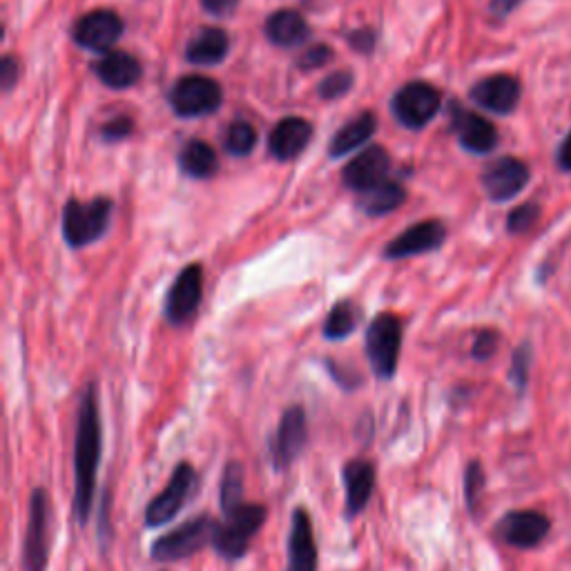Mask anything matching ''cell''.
Listing matches in <instances>:
<instances>
[{"label": "cell", "mask_w": 571, "mask_h": 571, "mask_svg": "<svg viewBox=\"0 0 571 571\" xmlns=\"http://www.w3.org/2000/svg\"><path fill=\"white\" fill-rule=\"evenodd\" d=\"M103 456V429L99 411V389L90 382L83 389L74 429V500L72 514L79 525L90 522L96 480Z\"/></svg>", "instance_id": "1"}, {"label": "cell", "mask_w": 571, "mask_h": 571, "mask_svg": "<svg viewBox=\"0 0 571 571\" xmlns=\"http://www.w3.org/2000/svg\"><path fill=\"white\" fill-rule=\"evenodd\" d=\"M224 520H217L212 549L224 560H241L250 549L253 538L268 520V509L257 502H241V505L221 511Z\"/></svg>", "instance_id": "2"}, {"label": "cell", "mask_w": 571, "mask_h": 571, "mask_svg": "<svg viewBox=\"0 0 571 571\" xmlns=\"http://www.w3.org/2000/svg\"><path fill=\"white\" fill-rule=\"evenodd\" d=\"M366 357L377 380L389 382L398 373L402 353V322L398 315H377L366 331Z\"/></svg>", "instance_id": "3"}, {"label": "cell", "mask_w": 571, "mask_h": 571, "mask_svg": "<svg viewBox=\"0 0 571 571\" xmlns=\"http://www.w3.org/2000/svg\"><path fill=\"white\" fill-rule=\"evenodd\" d=\"M215 529L217 520L210 514L190 518L177 529L168 531L166 536L154 540L150 547V558L157 560V563H177V560L195 556L203 547L212 545Z\"/></svg>", "instance_id": "4"}, {"label": "cell", "mask_w": 571, "mask_h": 571, "mask_svg": "<svg viewBox=\"0 0 571 571\" xmlns=\"http://www.w3.org/2000/svg\"><path fill=\"white\" fill-rule=\"evenodd\" d=\"M197 485H199V476L195 467H192L190 462H179L172 471L168 485L150 500L148 507H145L143 511L145 527L157 529L177 518L179 511L188 505L192 493L197 491Z\"/></svg>", "instance_id": "5"}, {"label": "cell", "mask_w": 571, "mask_h": 571, "mask_svg": "<svg viewBox=\"0 0 571 571\" xmlns=\"http://www.w3.org/2000/svg\"><path fill=\"white\" fill-rule=\"evenodd\" d=\"M50 525L52 505L43 487H36L29 496L27 531L23 540V569L45 571L50 560Z\"/></svg>", "instance_id": "6"}, {"label": "cell", "mask_w": 571, "mask_h": 571, "mask_svg": "<svg viewBox=\"0 0 571 571\" xmlns=\"http://www.w3.org/2000/svg\"><path fill=\"white\" fill-rule=\"evenodd\" d=\"M308 442V418L304 406L293 404L282 413L275 433L268 438V458L275 471H288L302 456Z\"/></svg>", "instance_id": "7"}, {"label": "cell", "mask_w": 571, "mask_h": 571, "mask_svg": "<svg viewBox=\"0 0 571 571\" xmlns=\"http://www.w3.org/2000/svg\"><path fill=\"white\" fill-rule=\"evenodd\" d=\"M110 199H92L90 203L67 201L63 212V237L72 248H81L99 239L110 224Z\"/></svg>", "instance_id": "8"}, {"label": "cell", "mask_w": 571, "mask_h": 571, "mask_svg": "<svg viewBox=\"0 0 571 571\" xmlns=\"http://www.w3.org/2000/svg\"><path fill=\"white\" fill-rule=\"evenodd\" d=\"M224 90L208 76H183L170 92V105L183 119H195L219 110Z\"/></svg>", "instance_id": "9"}, {"label": "cell", "mask_w": 571, "mask_h": 571, "mask_svg": "<svg viewBox=\"0 0 571 571\" xmlns=\"http://www.w3.org/2000/svg\"><path fill=\"white\" fill-rule=\"evenodd\" d=\"M442 96L435 90L433 85L413 81L409 85H404L402 90L395 94L393 99V114L402 125H406L409 130H422L424 125H429L435 114L440 112Z\"/></svg>", "instance_id": "10"}, {"label": "cell", "mask_w": 571, "mask_h": 571, "mask_svg": "<svg viewBox=\"0 0 571 571\" xmlns=\"http://www.w3.org/2000/svg\"><path fill=\"white\" fill-rule=\"evenodd\" d=\"M203 297V270L201 266L183 268L179 277L174 279L170 293L166 297V317L174 326L190 322L199 311Z\"/></svg>", "instance_id": "11"}, {"label": "cell", "mask_w": 571, "mask_h": 571, "mask_svg": "<svg viewBox=\"0 0 571 571\" xmlns=\"http://www.w3.org/2000/svg\"><path fill=\"white\" fill-rule=\"evenodd\" d=\"M529 179L531 174L525 163L514 157H502L487 166L485 174H482V188L491 201L502 203L518 197L527 188Z\"/></svg>", "instance_id": "12"}, {"label": "cell", "mask_w": 571, "mask_h": 571, "mask_svg": "<svg viewBox=\"0 0 571 571\" xmlns=\"http://www.w3.org/2000/svg\"><path fill=\"white\" fill-rule=\"evenodd\" d=\"M375 478H377V469L375 462L371 460L355 458L344 464L342 469V482L346 493L344 516L348 520L357 518L366 507H369L375 491Z\"/></svg>", "instance_id": "13"}, {"label": "cell", "mask_w": 571, "mask_h": 571, "mask_svg": "<svg viewBox=\"0 0 571 571\" xmlns=\"http://www.w3.org/2000/svg\"><path fill=\"white\" fill-rule=\"evenodd\" d=\"M317 563L319 554L311 514L308 509L297 507L290 518L286 571H317Z\"/></svg>", "instance_id": "14"}, {"label": "cell", "mask_w": 571, "mask_h": 571, "mask_svg": "<svg viewBox=\"0 0 571 571\" xmlns=\"http://www.w3.org/2000/svg\"><path fill=\"white\" fill-rule=\"evenodd\" d=\"M123 34V21L110 9H96L74 25L76 45L92 52H108Z\"/></svg>", "instance_id": "15"}, {"label": "cell", "mask_w": 571, "mask_h": 571, "mask_svg": "<svg viewBox=\"0 0 571 571\" xmlns=\"http://www.w3.org/2000/svg\"><path fill=\"white\" fill-rule=\"evenodd\" d=\"M391 168V157L382 145H373V148H366L364 152L357 154V157L348 163L342 174V181L351 190L357 192H369L377 186L386 183V174Z\"/></svg>", "instance_id": "16"}, {"label": "cell", "mask_w": 571, "mask_h": 571, "mask_svg": "<svg viewBox=\"0 0 571 571\" xmlns=\"http://www.w3.org/2000/svg\"><path fill=\"white\" fill-rule=\"evenodd\" d=\"M549 527V518L538 511H511L500 520L498 536L511 547L531 549L543 543Z\"/></svg>", "instance_id": "17"}, {"label": "cell", "mask_w": 571, "mask_h": 571, "mask_svg": "<svg viewBox=\"0 0 571 571\" xmlns=\"http://www.w3.org/2000/svg\"><path fill=\"white\" fill-rule=\"evenodd\" d=\"M444 237H447V228L440 221H420L418 226L402 232L400 237H395L384 250L386 259H404L431 253V250L440 248Z\"/></svg>", "instance_id": "18"}, {"label": "cell", "mask_w": 571, "mask_h": 571, "mask_svg": "<svg viewBox=\"0 0 571 571\" xmlns=\"http://www.w3.org/2000/svg\"><path fill=\"white\" fill-rule=\"evenodd\" d=\"M520 83L509 74L487 76L473 85L471 99L493 114H511L520 103Z\"/></svg>", "instance_id": "19"}, {"label": "cell", "mask_w": 571, "mask_h": 571, "mask_svg": "<svg viewBox=\"0 0 571 571\" xmlns=\"http://www.w3.org/2000/svg\"><path fill=\"white\" fill-rule=\"evenodd\" d=\"M453 128L458 132L462 148L473 154H487L498 145L496 125L476 112L453 110Z\"/></svg>", "instance_id": "20"}, {"label": "cell", "mask_w": 571, "mask_h": 571, "mask_svg": "<svg viewBox=\"0 0 571 571\" xmlns=\"http://www.w3.org/2000/svg\"><path fill=\"white\" fill-rule=\"evenodd\" d=\"M311 139H313V125L304 119H299V116H288V119L279 121L275 125V130L270 132L268 148L275 159L286 161V159H295L299 152H304Z\"/></svg>", "instance_id": "21"}, {"label": "cell", "mask_w": 571, "mask_h": 571, "mask_svg": "<svg viewBox=\"0 0 571 571\" xmlns=\"http://www.w3.org/2000/svg\"><path fill=\"white\" fill-rule=\"evenodd\" d=\"M266 36L279 47H297L308 41L311 27L302 14L293 12V9H279L266 21Z\"/></svg>", "instance_id": "22"}, {"label": "cell", "mask_w": 571, "mask_h": 571, "mask_svg": "<svg viewBox=\"0 0 571 571\" xmlns=\"http://www.w3.org/2000/svg\"><path fill=\"white\" fill-rule=\"evenodd\" d=\"M96 76L112 87V90H125V87H132L141 79V65L134 56L125 52H112L108 56H103L99 63H96Z\"/></svg>", "instance_id": "23"}, {"label": "cell", "mask_w": 571, "mask_h": 571, "mask_svg": "<svg viewBox=\"0 0 571 571\" xmlns=\"http://www.w3.org/2000/svg\"><path fill=\"white\" fill-rule=\"evenodd\" d=\"M228 52H230V38L224 29L203 27L190 41L186 58L195 65H217L224 61Z\"/></svg>", "instance_id": "24"}, {"label": "cell", "mask_w": 571, "mask_h": 571, "mask_svg": "<svg viewBox=\"0 0 571 571\" xmlns=\"http://www.w3.org/2000/svg\"><path fill=\"white\" fill-rule=\"evenodd\" d=\"M375 130L377 116L373 112H362L360 116H355L353 121H348L344 128L337 130L331 145H328V152H331L333 159L344 157V154L362 148V145L373 137Z\"/></svg>", "instance_id": "25"}, {"label": "cell", "mask_w": 571, "mask_h": 571, "mask_svg": "<svg viewBox=\"0 0 571 571\" xmlns=\"http://www.w3.org/2000/svg\"><path fill=\"white\" fill-rule=\"evenodd\" d=\"M217 152L206 141H190L179 154L181 170L192 179H208L217 172Z\"/></svg>", "instance_id": "26"}, {"label": "cell", "mask_w": 571, "mask_h": 571, "mask_svg": "<svg viewBox=\"0 0 571 571\" xmlns=\"http://www.w3.org/2000/svg\"><path fill=\"white\" fill-rule=\"evenodd\" d=\"M406 199V192L398 183H382V186H377L369 192H364V199L360 201V206L364 212H369V215H386V212H391L395 208H400Z\"/></svg>", "instance_id": "27"}, {"label": "cell", "mask_w": 571, "mask_h": 571, "mask_svg": "<svg viewBox=\"0 0 571 571\" xmlns=\"http://www.w3.org/2000/svg\"><path fill=\"white\" fill-rule=\"evenodd\" d=\"M357 326V313L351 302H340L333 306V311L328 313L324 322V337L331 342L346 340L348 335L355 331Z\"/></svg>", "instance_id": "28"}, {"label": "cell", "mask_w": 571, "mask_h": 571, "mask_svg": "<svg viewBox=\"0 0 571 571\" xmlns=\"http://www.w3.org/2000/svg\"><path fill=\"white\" fill-rule=\"evenodd\" d=\"M221 511L232 509L244 502V467L241 462H228L221 476V489H219Z\"/></svg>", "instance_id": "29"}, {"label": "cell", "mask_w": 571, "mask_h": 571, "mask_svg": "<svg viewBox=\"0 0 571 571\" xmlns=\"http://www.w3.org/2000/svg\"><path fill=\"white\" fill-rule=\"evenodd\" d=\"M255 145H257V130L250 123L237 121L226 130L224 148L226 152L235 154V157H246V154L255 150Z\"/></svg>", "instance_id": "30"}, {"label": "cell", "mask_w": 571, "mask_h": 571, "mask_svg": "<svg viewBox=\"0 0 571 571\" xmlns=\"http://www.w3.org/2000/svg\"><path fill=\"white\" fill-rule=\"evenodd\" d=\"M482 491H485V469L478 460H473L464 471V500H467L469 511H476Z\"/></svg>", "instance_id": "31"}, {"label": "cell", "mask_w": 571, "mask_h": 571, "mask_svg": "<svg viewBox=\"0 0 571 571\" xmlns=\"http://www.w3.org/2000/svg\"><path fill=\"white\" fill-rule=\"evenodd\" d=\"M540 217V208L536 203H522V206L514 208L507 217V230L520 235V232H527L531 226L536 224Z\"/></svg>", "instance_id": "32"}, {"label": "cell", "mask_w": 571, "mask_h": 571, "mask_svg": "<svg viewBox=\"0 0 571 571\" xmlns=\"http://www.w3.org/2000/svg\"><path fill=\"white\" fill-rule=\"evenodd\" d=\"M351 87H353V74L342 70V72L326 76L322 85H319V96L326 101H333V99H340V96H344L348 90H351Z\"/></svg>", "instance_id": "33"}, {"label": "cell", "mask_w": 571, "mask_h": 571, "mask_svg": "<svg viewBox=\"0 0 571 571\" xmlns=\"http://www.w3.org/2000/svg\"><path fill=\"white\" fill-rule=\"evenodd\" d=\"M529 364H531V351L527 344H522L514 353V360H511V369H509V380L514 382L518 391L525 389L529 382Z\"/></svg>", "instance_id": "34"}, {"label": "cell", "mask_w": 571, "mask_h": 571, "mask_svg": "<svg viewBox=\"0 0 571 571\" xmlns=\"http://www.w3.org/2000/svg\"><path fill=\"white\" fill-rule=\"evenodd\" d=\"M498 342H500V337H498L496 331H480V333L476 335V340H473L471 355L476 357V360L485 362V360H489V357L496 355Z\"/></svg>", "instance_id": "35"}, {"label": "cell", "mask_w": 571, "mask_h": 571, "mask_svg": "<svg viewBox=\"0 0 571 571\" xmlns=\"http://www.w3.org/2000/svg\"><path fill=\"white\" fill-rule=\"evenodd\" d=\"M333 58V50L328 45H313L308 47L304 52V56L299 58V65L304 67V70H317V67L326 65L328 61Z\"/></svg>", "instance_id": "36"}, {"label": "cell", "mask_w": 571, "mask_h": 571, "mask_svg": "<svg viewBox=\"0 0 571 571\" xmlns=\"http://www.w3.org/2000/svg\"><path fill=\"white\" fill-rule=\"evenodd\" d=\"M134 130V123L128 116H116L110 123L103 125V139L105 141H121V139H128Z\"/></svg>", "instance_id": "37"}, {"label": "cell", "mask_w": 571, "mask_h": 571, "mask_svg": "<svg viewBox=\"0 0 571 571\" xmlns=\"http://www.w3.org/2000/svg\"><path fill=\"white\" fill-rule=\"evenodd\" d=\"M201 5L206 12L215 16H228L237 9L239 0H201Z\"/></svg>", "instance_id": "38"}, {"label": "cell", "mask_w": 571, "mask_h": 571, "mask_svg": "<svg viewBox=\"0 0 571 571\" xmlns=\"http://www.w3.org/2000/svg\"><path fill=\"white\" fill-rule=\"evenodd\" d=\"M16 79H18V63L14 61L12 56H5L3 58V70H0V81H3L5 90H9Z\"/></svg>", "instance_id": "39"}, {"label": "cell", "mask_w": 571, "mask_h": 571, "mask_svg": "<svg viewBox=\"0 0 571 571\" xmlns=\"http://www.w3.org/2000/svg\"><path fill=\"white\" fill-rule=\"evenodd\" d=\"M351 45L360 52H369L371 47L375 45V34L371 32V29H362V32H357L351 36Z\"/></svg>", "instance_id": "40"}, {"label": "cell", "mask_w": 571, "mask_h": 571, "mask_svg": "<svg viewBox=\"0 0 571 571\" xmlns=\"http://www.w3.org/2000/svg\"><path fill=\"white\" fill-rule=\"evenodd\" d=\"M558 168L571 172V130L567 134V139L560 143V148H558Z\"/></svg>", "instance_id": "41"}, {"label": "cell", "mask_w": 571, "mask_h": 571, "mask_svg": "<svg viewBox=\"0 0 571 571\" xmlns=\"http://www.w3.org/2000/svg\"><path fill=\"white\" fill-rule=\"evenodd\" d=\"M516 3L518 0H493V9H496V12H509Z\"/></svg>", "instance_id": "42"}]
</instances>
